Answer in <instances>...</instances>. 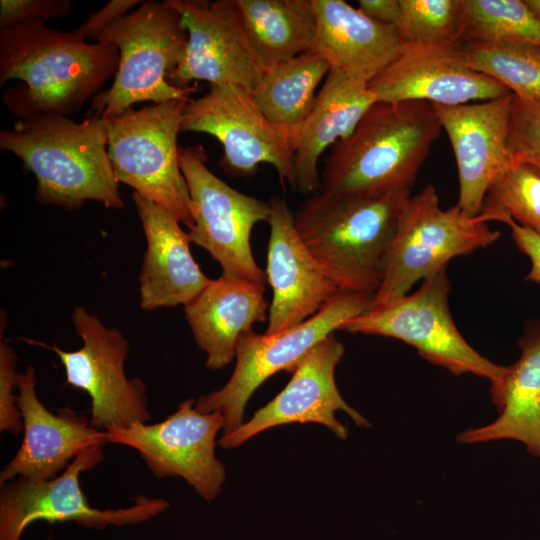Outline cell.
<instances>
[{
    "label": "cell",
    "instance_id": "1",
    "mask_svg": "<svg viewBox=\"0 0 540 540\" xmlns=\"http://www.w3.org/2000/svg\"><path fill=\"white\" fill-rule=\"evenodd\" d=\"M119 50L89 43L76 30L63 32L34 22L0 29V85L3 101L20 119L38 114L70 116L114 78Z\"/></svg>",
    "mask_w": 540,
    "mask_h": 540
},
{
    "label": "cell",
    "instance_id": "2",
    "mask_svg": "<svg viewBox=\"0 0 540 540\" xmlns=\"http://www.w3.org/2000/svg\"><path fill=\"white\" fill-rule=\"evenodd\" d=\"M410 190L310 194L294 212L297 232L342 291L374 295L389 264Z\"/></svg>",
    "mask_w": 540,
    "mask_h": 540
},
{
    "label": "cell",
    "instance_id": "3",
    "mask_svg": "<svg viewBox=\"0 0 540 540\" xmlns=\"http://www.w3.org/2000/svg\"><path fill=\"white\" fill-rule=\"evenodd\" d=\"M107 141V119L94 115L75 122L68 116L38 114L0 132V148L16 155L34 175L37 202L66 210L85 201L124 207Z\"/></svg>",
    "mask_w": 540,
    "mask_h": 540
},
{
    "label": "cell",
    "instance_id": "4",
    "mask_svg": "<svg viewBox=\"0 0 540 540\" xmlns=\"http://www.w3.org/2000/svg\"><path fill=\"white\" fill-rule=\"evenodd\" d=\"M442 127L431 103L376 102L325 160L322 189L333 194L410 190Z\"/></svg>",
    "mask_w": 540,
    "mask_h": 540
},
{
    "label": "cell",
    "instance_id": "5",
    "mask_svg": "<svg viewBox=\"0 0 540 540\" xmlns=\"http://www.w3.org/2000/svg\"><path fill=\"white\" fill-rule=\"evenodd\" d=\"M188 39L181 15L165 1H145L104 29L94 42L111 43L119 62L111 86L91 101V112L117 117L133 105L187 99L198 84L178 88L168 77L179 64Z\"/></svg>",
    "mask_w": 540,
    "mask_h": 540
},
{
    "label": "cell",
    "instance_id": "6",
    "mask_svg": "<svg viewBox=\"0 0 540 540\" xmlns=\"http://www.w3.org/2000/svg\"><path fill=\"white\" fill-rule=\"evenodd\" d=\"M189 99L131 108L107 119V150L117 181L170 211L188 229L193 226L192 203L177 138Z\"/></svg>",
    "mask_w": 540,
    "mask_h": 540
},
{
    "label": "cell",
    "instance_id": "7",
    "mask_svg": "<svg viewBox=\"0 0 540 540\" xmlns=\"http://www.w3.org/2000/svg\"><path fill=\"white\" fill-rule=\"evenodd\" d=\"M486 218L463 215L455 205L440 207L432 184L410 196L400 218L384 280L368 309L390 305L405 296L454 257L467 255L496 242L500 232Z\"/></svg>",
    "mask_w": 540,
    "mask_h": 540
},
{
    "label": "cell",
    "instance_id": "8",
    "mask_svg": "<svg viewBox=\"0 0 540 540\" xmlns=\"http://www.w3.org/2000/svg\"><path fill=\"white\" fill-rule=\"evenodd\" d=\"M372 298L373 295L341 290L297 326L275 333H243L236 343V365L230 379L221 389L201 396L195 401V408L203 413H221L223 435L235 431L243 424L250 397L265 380L281 370L291 373L311 348L368 310Z\"/></svg>",
    "mask_w": 540,
    "mask_h": 540
},
{
    "label": "cell",
    "instance_id": "9",
    "mask_svg": "<svg viewBox=\"0 0 540 540\" xmlns=\"http://www.w3.org/2000/svg\"><path fill=\"white\" fill-rule=\"evenodd\" d=\"M449 292L445 267L424 279L414 293L390 305L368 309L345 322L340 330L401 340L413 346L424 359L452 374L471 373L488 379L491 388L495 387L507 366L491 362L463 338L450 313Z\"/></svg>",
    "mask_w": 540,
    "mask_h": 540
},
{
    "label": "cell",
    "instance_id": "10",
    "mask_svg": "<svg viewBox=\"0 0 540 540\" xmlns=\"http://www.w3.org/2000/svg\"><path fill=\"white\" fill-rule=\"evenodd\" d=\"M295 130L268 120L251 90L235 84L210 85L206 94L189 99L182 111L181 131L209 134L221 143L220 166L227 174L248 177L265 163L292 189H296Z\"/></svg>",
    "mask_w": 540,
    "mask_h": 540
},
{
    "label": "cell",
    "instance_id": "11",
    "mask_svg": "<svg viewBox=\"0 0 540 540\" xmlns=\"http://www.w3.org/2000/svg\"><path fill=\"white\" fill-rule=\"evenodd\" d=\"M74 329L82 346L65 351L56 345L24 339L53 351L65 371L66 384L83 390L91 399L90 423L108 431L151 420L146 386L141 378H128L125 361L129 342L117 328H108L84 306L72 310Z\"/></svg>",
    "mask_w": 540,
    "mask_h": 540
},
{
    "label": "cell",
    "instance_id": "12",
    "mask_svg": "<svg viewBox=\"0 0 540 540\" xmlns=\"http://www.w3.org/2000/svg\"><path fill=\"white\" fill-rule=\"evenodd\" d=\"M179 164L192 203L191 243L204 248L222 274L264 284L266 273L253 257L250 237L257 223L268 220L270 203L237 191L213 174L201 144L179 146Z\"/></svg>",
    "mask_w": 540,
    "mask_h": 540
},
{
    "label": "cell",
    "instance_id": "13",
    "mask_svg": "<svg viewBox=\"0 0 540 540\" xmlns=\"http://www.w3.org/2000/svg\"><path fill=\"white\" fill-rule=\"evenodd\" d=\"M103 459V446L97 445L80 453L53 479L18 477L1 484L0 540H21L26 528L37 521H73L85 528L105 529L148 521L170 506L165 499L138 495L125 508L93 507L81 490L79 478Z\"/></svg>",
    "mask_w": 540,
    "mask_h": 540
},
{
    "label": "cell",
    "instance_id": "14",
    "mask_svg": "<svg viewBox=\"0 0 540 540\" xmlns=\"http://www.w3.org/2000/svg\"><path fill=\"white\" fill-rule=\"evenodd\" d=\"M223 428L221 413L200 412L190 398L161 422L134 423L105 432L107 443L135 449L158 479L181 477L199 496L211 501L225 481L224 465L215 456L216 436Z\"/></svg>",
    "mask_w": 540,
    "mask_h": 540
},
{
    "label": "cell",
    "instance_id": "15",
    "mask_svg": "<svg viewBox=\"0 0 540 540\" xmlns=\"http://www.w3.org/2000/svg\"><path fill=\"white\" fill-rule=\"evenodd\" d=\"M179 12L188 39L168 81L187 88L195 81L235 84L252 90L265 67L254 51L235 0H169Z\"/></svg>",
    "mask_w": 540,
    "mask_h": 540
},
{
    "label": "cell",
    "instance_id": "16",
    "mask_svg": "<svg viewBox=\"0 0 540 540\" xmlns=\"http://www.w3.org/2000/svg\"><path fill=\"white\" fill-rule=\"evenodd\" d=\"M343 355L344 346L333 334L320 341L298 361L285 388L249 421L222 435L218 444L233 448L266 429L309 422L322 424L345 439L348 430L335 418L336 411H344L358 426H368V420L345 402L337 388L335 368Z\"/></svg>",
    "mask_w": 540,
    "mask_h": 540
},
{
    "label": "cell",
    "instance_id": "17",
    "mask_svg": "<svg viewBox=\"0 0 540 540\" xmlns=\"http://www.w3.org/2000/svg\"><path fill=\"white\" fill-rule=\"evenodd\" d=\"M377 102L425 101L454 106L487 101L511 92L496 80L467 67L459 41L404 45L400 55L368 83Z\"/></svg>",
    "mask_w": 540,
    "mask_h": 540
},
{
    "label": "cell",
    "instance_id": "18",
    "mask_svg": "<svg viewBox=\"0 0 540 540\" xmlns=\"http://www.w3.org/2000/svg\"><path fill=\"white\" fill-rule=\"evenodd\" d=\"M511 102L512 93L478 103L432 104L457 163L455 207L467 217L480 214L488 189L511 164L507 152Z\"/></svg>",
    "mask_w": 540,
    "mask_h": 540
},
{
    "label": "cell",
    "instance_id": "19",
    "mask_svg": "<svg viewBox=\"0 0 540 540\" xmlns=\"http://www.w3.org/2000/svg\"><path fill=\"white\" fill-rule=\"evenodd\" d=\"M269 203L266 279L273 298L265 332L275 333L312 317L341 290L305 246L287 201Z\"/></svg>",
    "mask_w": 540,
    "mask_h": 540
},
{
    "label": "cell",
    "instance_id": "20",
    "mask_svg": "<svg viewBox=\"0 0 540 540\" xmlns=\"http://www.w3.org/2000/svg\"><path fill=\"white\" fill-rule=\"evenodd\" d=\"M17 404L23 421V441L0 473V485L14 478L49 480L86 449L107 443L106 432L95 428L70 407L50 412L36 392L31 365L17 374Z\"/></svg>",
    "mask_w": 540,
    "mask_h": 540
},
{
    "label": "cell",
    "instance_id": "21",
    "mask_svg": "<svg viewBox=\"0 0 540 540\" xmlns=\"http://www.w3.org/2000/svg\"><path fill=\"white\" fill-rule=\"evenodd\" d=\"M146 250L139 274V304L143 310L185 306L211 281L194 260L191 240L180 221L162 206L132 194Z\"/></svg>",
    "mask_w": 540,
    "mask_h": 540
},
{
    "label": "cell",
    "instance_id": "22",
    "mask_svg": "<svg viewBox=\"0 0 540 540\" xmlns=\"http://www.w3.org/2000/svg\"><path fill=\"white\" fill-rule=\"evenodd\" d=\"M317 29L313 50L330 70L368 84L403 50L395 26L378 23L344 0H313Z\"/></svg>",
    "mask_w": 540,
    "mask_h": 540
},
{
    "label": "cell",
    "instance_id": "23",
    "mask_svg": "<svg viewBox=\"0 0 540 540\" xmlns=\"http://www.w3.org/2000/svg\"><path fill=\"white\" fill-rule=\"evenodd\" d=\"M264 284L221 274L184 306L185 319L205 365L219 370L235 358L240 335L267 318Z\"/></svg>",
    "mask_w": 540,
    "mask_h": 540
},
{
    "label": "cell",
    "instance_id": "24",
    "mask_svg": "<svg viewBox=\"0 0 540 540\" xmlns=\"http://www.w3.org/2000/svg\"><path fill=\"white\" fill-rule=\"evenodd\" d=\"M376 102L368 84L329 71L312 111L295 130L294 170L296 189L300 193L317 192L320 186L318 161L322 153L350 136Z\"/></svg>",
    "mask_w": 540,
    "mask_h": 540
},
{
    "label": "cell",
    "instance_id": "25",
    "mask_svg": "<svg viewBox=\"0 0 540 540\" xmlns=\"http://www.w3.org/2000/svg\"><path fill=\"white\" fill-rule=\"evenodd\" d=\"M519 345V359L507 366L500 383L491 388L499 417L462 432L457 439L463 443L514 439L540 457V330L527 334Z\"/></svg>",
    "mask_w": 540,
    "mask_h": 540
},
{
    "label": "cell",
    "instance_id": "26",
    "mask_svg": "<svg viewBox=\"0 0 540 540\" xmlns=\"http://www.w3.org/2000/svg\"><path fill=\"white\" fill-rule=\"evenodd\" d=\"M250 43L266 68L312 50L313 0H235Z\"/></svg>",
    "mask_w": 540,
    "mask_h": 540
},
{
    "label": "cell",
    "instance_id": "27",
    "mask_svg": "<svg viewBox=\"0 0 540 540\" xmlns=\"http://www.w3.org/2000/svg\"><path fill=\"white\" fill-rule=\"evenodd\" d=\"M329 71L321 54L306 51L266 68L251 90L253 100L272 123L296 129L312 111L316 90Z\"/></svg>",
    "mask_w": 540,
    "mask_h": 540
},
{
    "label": "cell",
    "instance_id": "28",
    "mask_svg": "<svg viewBox=\"0 0 540 540\" xmlns=\"http://www.w3.org/2000/svg\"><path fill=\"white\" fill-rule=\"evenodd\" d=\"M463 63L514 96L540 101V47L524 42H461Z\"/></svg>",
    "mask_w": 540,
    "mask_h": 540
},
{
    "label": "cell",
    "instance_id": "29",
    "mask_svg": "<svg viewBox=\"0 0 540 540\" xmlns=\"http://www.w3.org/2000/svg\"><path fill=\"white\" fill-rule=\"evenodd\" d=\"M459 41L540 47V19L525 0H460Z\"/></svg>",
    "mask_w": 540,
    "mask_h": 540
},
{
    "label": "cell",
    "instance_id": "30",
    "mask_svg": "<svg viewBox=\"0 0 540 540\" xmlns=\"http://www.w3.org/2000/svg\"><path fill=\"white\" fill-rule=\"evenodd\" d=\"M480 214L505 224L512 219L540 236V173L511 163L488 189Z\"/></svg>",
    "mask_w": 540,
    "mask_h": 540
},
{
    "label": "cell",
    "instance_id": "31",
    "mask_svg": "<svg viewBox=\"0 0 540 540\" xmlns=\"http://www.w3.org/2000/svg\"><path fill=\"white\" fill-rule=\"evenodd\" d=\"M395 25L404 45L459 41L460 0H399Z\"/></svg>",
    "mask_w": 540,
    "mask_h": 540
},
{
    "label": "cell",
    "instance_id": "32",
    "mask_svg": "<svg viewBox=\"0 0 540 540\" xmlns=\"http://www.w3.org/2000/svg\"><path fill=\"white\" fill-rule=\"evenodd\" d=\"M511 163H524L540 173V101L512 94L507 135Z\"/></svg>",
    "mask_w": 540,
    "mask_h": 540
},
{
    "label": "cell",
    "instance_id": "33",
    "mask_svg": "<svg viewBox=\"0 0 540 540\" xmlns=\"http://www.w3.org/2000/svg\"><path fill=\"white\" fill-rule=\"evenodd\" d=\"M71 0H1L0 29L67 16L72 8Z\"/></svg>",
    "mask_w": 540,
    "mask_h": 540
},
{
    "label": "cell",
    "instance_id": "34",
    "mask_svg": "<svg viewBox=\"0 0 540 540\" xmlns=\"http://www.w3.org/2000/svg\"><path fill=\"white\" fill-rule=\"evenodd\" d=\"M17 355L6 340L0 341V430L17 435L23 431L21 411L17 404Z\"/></svg>",
    "mask_w": 540,
    "mask_h": 540
},
{
    "label": "cell",
    "instance_id": "35",
    "mask_svg": "<svg viewBox=\"0 0 540 540\" xmlns=\"http://www.w3.org/2000/svg\"><path fill=\"white\" fill-rule=\"evenodd\" d=\"M141 3L140 0H111L100 10L91 13L76 31L84 39L94 41L104 29Z\"/></svg>",
    "mask_w": 540,
    "mask_h": 540
},
{
    "label": "cell",
    "instance_id": "36",
    "mask_svg": "<svg viewBox=\"0 0 540 540\" xmlns=\"http://www.w3.org/2000/svg\"><path fill=\"white\" fill-rule=\"evenodd\" d=\"M507 225L511 228V236L518 249L530 259L531 269L526 279L540 284V236L512 219Z\"/></svg>",
    "mask_w": 540,
    "mask_h": 540
},
{
    "label": "cell",
    "instance_id": "37",
    "mask_svg": "<svg viewBox=\"0 0 540 540\" xmlns=\"http://www.w3.org/2000/svg\"><path fill=\"white\" fill-rule=\"evenodd\" d=\"M358 9L370 19L395 26L399 17V0H359Z\"/></svg>",
    "mask_w": 540,
    "mask_h": 540
},
{
    "label": "cell",
    "instance_id": "38",
    "mask_svg": "<svg viewBox=\"0 0 540 540\" xmlns=\"http://www.w3.org/2000/svg\"><path fill=\"white\" fill-rule=\"evenodd\" d=\"M525 2L540 19V0H525Z\"/></svg>",
    "mask_w": 540,
    "mask_h": 540
}]
</instances>
